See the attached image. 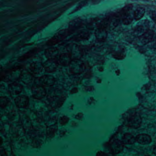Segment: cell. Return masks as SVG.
Listing matches in <instances>:
<instances>
[{"label": "cell", "instance_id": "obj_1", "mask_svg": "<svg viewBox=\"0 0 156 156\" xmlns=\"http://www.w3.org/2000/svg\"><path fill=\"white\" fill-rule=\"evenodd\" d=\"M132 4H128L122 9V22L124 24L128 25L134 19V12H133Z\"/></svg>", "mask_w": 156, "mask_h": 156}, {"label": "cell", "instance_id": "obj_2", "mask_svg": "<svg viewBox=\"0 0 156 156\" xmlns=\"http://www.w3.org/2000/svg\"><path fill=\"white\" fill-rule=\"evenodd\" d=\"M69 66L71 72L74 75L82 74L86 69L84 62L80 59H72Z\"/></svg>", "mask_w": 156, "mask_h": 156}, {"label": "cell", "instance_id": "obj_3", "mask_svg": "<svg viewBox=\"0 0 156 156\" xmlns=\"http://www.w3.org/2000/svg\"><path fill=\"white\" fill-rule=\"evenodd\" d=\"M150 24L148 20H143L137 23L134 29V34L136 36L139 37L149 30Z\"/></svg>", "mask_w": 156, "mask_h": 156}, {"label": "cell", "instance_id": "obj_4", "mask_svg": "<svg viewBox=\"0 0 156 156\" xmlns=\"http://www.w3.org/2000/svg\"><path fill=\"white\" fill-rule=\"evenodd\" d=\"M48 99L51 105L54 107H59L62 105L65 98L55 91L49 92Z\"/></svg>", "mask_w": 156, "mask_h": 156}, {"label": "cell", "instance_id": "obj_5", "mask_svg": "<svg viewBox=\"0 0 156 156\" xmlns=\"http://www.w3.org/2000/svg\"><path fill=\"white\" fill-rule=\"evenodd\" d=\"M31 91L33 97L37 100L42 99L46 94L45 89L43 87V85L35 84L32 87Z\"/></svg>", "mask_w": 156, "mask_h": 156}, {"label": "cell", "instance_id": "obj_6", "mask_svg": "<svg viewBox=\"0 0 156 156\" xmlns=\"http://www.w3.org/2000/svg\"><path fill=\"white\" fill-rule=\"evenodd\" d=\"M142 123V118L139 115L135 114L131 115L127 121V126L129 127L137 129L141 126Z\"/></svg>", "mask_w": 156, "mask_h": 156}, {"label": "cell", "instance_id": "obj_7", "mask_svg": "<svg viewBox=\"0 0 156 156\" xmlns=\"http://www.w3.org/2000/svg\"><path fill=\"white\" fill-rule=\"evenodd\" d=\"M57 60L54 59H48L43 64L45 70L48 73H52L56 70L58 66Z\"/></svg>", "mask_w": 156, "mask_h": 156}, {"label": "cell", "instance_id": "obj_8", "mask_svg": "<svg viewBox=\"0 0 156 156\" xmlns=\"http://www.w3.org/2000/svg\"><path fill=\"white\" fill-rule=\"evenodd\" d=\"M154 36V32L149 29L143 34L139 37V41L142 44H147L152 42Z\"/></svg>", "mask_w": 156, "mask_h": 156}, {"label": "cell", "instance_id": "obj_9", "mask_svg": "<svg viewBox=\"0 0 156 156\" xmlns=\"http://www.w3.org/2000/svg\"><path fill=\"white\" fill-rule=\"evenodd\" d=\"M15 103L16 106L18 108H26L29 103V99L26 95H19L15 99Z\"/></svg>", "mask_w": 156, "mask_h": 156}, {"label": "cell", "instance_id": "obj_10", "mask_svg": "<svg viewBox=\"0 0 156 156\" xmlns=\"http://www.w3.org/2000/svg\"><path fill=\"white\" fill-rule=\"evenodd\" d=\"M111 150L114 154H120L123 150L124 144L120 140H114L111 144Z\"/></svg>", "mask_w": 156, "mask_h": 156}, {"label": "cell", "instance_id": "obj_11", "mask_svg": "<svg viewBox=\"0 0 156 156\" xmlns=\"http://www.w3.org/2000/svg\"><path fill=\"white\" fill-rule=\"evenodd\" d=\"M29 69L31 72L35 75H40L45 70L43 64L38 61L31 63Z\"/></svg>", "mask_w": 156, "mask_h": 156}, {"label": "cell", "instance_id": "obj_12", "mask_svg": "<svg viewBox=\"0 0 156 156\" xmlns=\"http://www.w3.org/2000/svg\"><path fill=\"white\" fill-rule=\"evenodd\" d=\"M72 60L70 54L68 53H63L59 56L57 61L59 65L63 66H69Z\"/></svg>", "mask_w": 156, "mask_h": 156}, {"label": "cell", "instance_id": "obj_13", "mask_svg": "<svg viewBox=\"0 0 156 156\" xmlns=\"http://www.w3.org/2000/svg\"><path fill=\"white\" fill-rule=\"evenodd\" d=\"M39 81L43 86L49 87L55 84V79L53 76L50 75H44L39 78Z\"/></svg>", "mask_w": 156, "mask_h": 156}, {"label": "cell", "instance_id": "obj_14", "mask_svg": "<svg viewBox=\"0 0 156 156\" xmlns=\"http://www.w3.org/2000/svg\"><path fill=\"white\" fill-rule=\"evenodd\" d=\"M68 31L67 30L64 31L62 30L61 32H59L57 34L52 37L50 40L48 42V44L49 45H51L56 44L58 42H60L61 40H63L66 37H67V35L68 34Z\"/></svg>", "mask_w": 156, "mask_h": 156}, {"label": "cell", "instance_id": "obj_15", "mask_svg": "<svg viewBox=\"0 0 156 156\" xmlns=\"http://www.w3.org/2000/svg\"><path fill=\"white\" fill-rule=\"evenodd\" d=\"M23 90V86L20 83L13 82L9 84L8 86V90L11 94L17 95L20 94Z\"/></svg>", "mask_w": 156, "mask_h": 156}, {"label": "cell", "instance_id": "obj_16", "mask_svg": "<svg viewBox=\"0 0 156 156\" xmlns=\"http://www.w3.org/2000/svg\"><path fill=\"white\" fill-rule=\"evenodd\" d=\"M22 72V71L19 69H13L6 74L4 79L8 81L16 80L18 78H20Z\"/></svg>", "mask_w": 156, "mask_h": 156}, {"label": "cell", "instance_id": "obj_17", "mask_svg": "<svg viewBox=\"0 0 156 156\" xmlns=\"http://www.w3.org/2000/svg\"><path fill=\"white\" fill-rule=\"evenodd\" d=\"M136 142L142 145H148L152 142L151 136L146 134H140L136 136Z\"/></svg>", "mask_w": 156, "mask_h": 156}, {"label": "cell", "instance_id": "obj_18", "mask_svg": "<svg viewBox=\"0 0 156 156\" xmlns=\"http://www.w3.org/2000/svg\"><path fill=\"white\" fill-rule=\"evenodd\" d=\"M95 36L98 41L103 42L105 41L107 38V31L104 27H100L97 29L95 32Z\"/></svg>", "mask_w": 156, "mask_h": 156}, {"label": "cell", "instance_id": "obj_19", "mask_svg": "<svg viewBox=\"0 0 156 156\" xmlns=\"http://www.w3.org/2000/svg\"><path fill=\"white\" fill-rule=\"evenodd\" d=\"M59 50L56 48L51 47L45 50V55L48 59H54L58 55Z\"/></svg>", "mask_w": 156, "mask_h": 156}, {"label": "cell", "instance_id": "obj_20", "mask_svg": "<svg viewBox=\"0 0 156 156\" xmlns=\"http://www.w3.org/2000/svg\"><path fill=\"white\" fill-rule=\"evenodd\" d=\"M122 142L124 144H133L136 142V138L131 134L125 133L123 136Z\"/></svg>", "mask_w": 156, "mask_h": 156}, {"label": "cell", "instance_id": "obj_21", "mask_svg": "<svg viewBox=\"0 0 156 156\" xmlns=\"http://www.w3.org/2000/svg\"><path fill=\"white\" fill-rule=\"evenodd\" d=\"M71 55V58L73 59H80L82 56V51L80 47L75 45H73L71 49V53L70 54Z\"/></svg>", "mask_w": 156, "mask_h": 156}, {"label": "cell", "instance_id": "obj_22", "mask_svg": "<svg viewBox=\"0 0 156 156\" xmlns=\"http://www.w3.org/2000/svg\"><path fill=\"white\" fill-rule=\"evenodd\" d=\"M20 79L25 83H29L33 81V77L31 74L27 71L22 72Z\"/></svg>", "mask_w": 156, "mask_h": 156}, {"label": "cell", "instance_id": "obj_23", "mask_svg": "<svg viewBox=\"0 0 156 156\" xmlns=\"http://www.w3.org/2000/svg\"><path fill=\"white\" fill-rule=\"evenodd\" d=\"M145 13V9L143 7H138L134 12V19L136 21L141 20Z\"/></svg>", "mask_w": 156, "mask_h": 156}, {"label": "cell", "instance_id": "obj_24", "mask_svg": "<svg viewBox=\"0 0 156 156\" xmlns=\"http://www.w3.org/2000/svg\"><path fill=\"white\" fill-rule=\"evenodd\" d=\"M38 50V48H35V49H34L33 50H31V51H30V52H27V53L26 54H25L24 55L20 58L19 59L21 60V61H23V60H24L25 59H27V58H28L31 57L32 55H34L35 53L37 52Z\"/></svg>", "mask_w": 156, "mask_h": 156}, {"label": "cell", "instance_id": "obj_25", "mask_svg": "<svg viewBox=\"0 0 156 156\" xmlns=\"http://www.w3.org/2000/svg\"><path fill=\"white\" fill-rule=\"evenodd\" d=\"M9 100L5 96H1L0 97V106L2 109L5 108L8 105Z\"/></svg>", "mask_w": 156, "mask_h": 156}, {"label": "cell", "instance_id": "obj_26", "mask_svg": "<svg viewBox=\"0 0 156 156\" xmlns=\"http://www.w3.org/2000/svg\"><path fill=\"white\" fill-rule=\"evenodd\" d=\"M148 44L150 48L156 50V36H154L152 42H150Z\"/></svg>", "mask_w": 156, "mask_h": 156}, {"label": "cell", "instance_id": "obj_27", "mask_svg": "<svg viewBox=\"0 0 156 156\" xmlns=\"http://www.w3.org/2000/svg\"><path fill=\"white\" fill-rule=\"evenodd\" d=\"M150 17L151 19L156 23V11H152L150 13Z\"/></svg>", "mask_w": 156, "mask_h": 156}, {"label": "cell", "instance_id": "obj_28", "mask_svg": "<svg viewBox=\"0 0 156 156\" xmlns=\"http://www.w3.org/2000/svg\"><path fill=\"white\" fill-rule=\"evenodd\" d=\"M153 153L156 156V146L155 147L154 149H153Z\"/></svg>", "mask_w": 156, "mask_h": 156}, {"label": "cell", "instance_id": "obj_29", "mask_svg": "<svg viewBox=\"0 0 156 156\" xmlns=\"http://www.w3.org/2000/svg\"></svg>", "mask_w": 156, "mask_h": 156}]
</instances>
